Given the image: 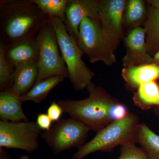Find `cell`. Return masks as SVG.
I'll return each instance as SVG.
<instances>
[{"label":"cell","mask_w":159,"mask_h":159,"mask_svg":"<svg viewBox=\"0 0 159 159\" xmlns=\"http://www.w3.org/2000/svg\"><path fill=\"white\" fill-rule=\"evenodd\" d=\"M78 44L81 51L94 63L101 61L111 66L116 62L114 51L101 29L100 23L85 17L79 28Z\"/></svg>","instance_id":"6"},{"label":"cell","mask_w":159,"mask_h":159,"mask_svg":"<svg viewBox=\"0 0 159 159\" xmlns=\"http://www.w3.org/2000/svg\"><path fill=\"white\" fill-rule=\"evenodd\" d=\"M154 113L159 116V107H155L153 108Z\"/></svg>","instance_id":"30"},{"label":"cell","mask_w":159,"mask_h":159,"mask_svg":"<svg viewBox=\"0 0 159 159\" xmlns=\"http://www.w3.org/2000/svg\"><path fill=\"white\" fill-rule=\"evenodd\" d=\"M89 96L82 100L62 99L57 103L64 112L80 121L90 130L97 132L113 122L111 116L113 107L119 103L101 87L93 82L87 87Z\"/></svg>","instance_id":"2"},{"label":"cell","mask_w":159,"mask_h":159,"mask_svg":"<svg viewBox=\"0 0 159 159\" xmlns=\"http://www.w3.org/2000/svg\"><path fill=\"white\" fill-rule=\"evenodd\" d=\"M90 130L77 119H62L50 130L43 132L41 137L54 154L57 155L65 150L81 147L85 144Z\"/></svg>","instance_id":"7"},{"label":"cell","mask_w":159,"mask_h":159,"mask_svg":"<svg viewBox=\"0 0 159 159\" xmlns=\"http://www.w3.org/2000/svg\"><path fill=\"white\" fill-rule=\"evenodd\" d=\"M149 6L155 9H159V0H149L147 1Z\"/></svg>","instance_id":"28"},{"label":"cell","mask_w":159,"mask_h":159,"mask_svg":"<svg viewBox=\"0 0 159 159\" xmlns=\"http://www.w3.org/2000/svg\"><path fill=\"white\" fill-rule=\"evenodd\" d=\"M125 0H100L98 14L101 29L114 51L123 38V15Z\"/></svg>","instance_id":"9"},{"label":"cell","mask_w":159,"mask_h":159,"mask_svg":"<svg viewBox=\"0 0 159 159\" xmlns=\"http://www.w3.org/2000/svg\"><path fill=\"white\" fill-rule=\"evenodd\" d=\"M139 119L135 114L129 113L125 119L111 122L97 132L95 136L78 148L73 159H84L97 152H110L118 145L138 143Z\"/></svg>","instance_id":"3"},{"label":"cell","mask_w":159,"mask_h":159,"mask_svg":"<svg viewBox=\"0 0 159 159\" xmlns=\"http://www.w3.org/2000/svg\"><path fill=\"white\" fill-rule=\"evenodd\" d=\"M48 20L32 0L0 1L1 41L5 45L36 37Z\"/></svg>","instance_id":"1"},{"label":"cell","mask_w":159,"mask_h":159,"mask_svg":"<svg viewBox=\"0 0 159 159\" xmlns=\"http://www.w3.org/2000/svg\"><path fill=\"white\" fill-rule=\"evenodd\" d=\"M138 143L148 159H159V135L145 123L139 125Z\"/></svg>","instance_id":"20"},{"label":"cell","mask_w":159,"mask_h":159,"mask_svg":"<svg viewBox=\"0 0 159 159\" xmlns=\"http://www.w3.org/2000/svg\"><path fill=\"white\" fill-rule=\"evenodd\" d=\"M36 39L38 57V75L34 84L54 76L68 77L67 69L60 51L56 32L49 19Z\"/></svg>","instance_id":"5"},{"label":"cell","mask_w":159,"mask_h":159,"mask_svg":"<svg viewBox=\"0 0 159 159\" xmlns=\"http://www.w3.org/2000/svg\"><path fill=\"white\" fill-rule=\"evenodd\" d=\"M18 159H31L30 158V157L28 156L27 155H24L20 157Z\"/></svg>","instance_id":"31"},{"label":"cell","mask_w":159,"mask_h":159,"mask_svg":"<svg viewBox=\"0 0 159 159\" xmlns=\"http://www.w3.org/2000/svg\"><path fill=\"white\" fill-rule=\"evenodd\" d=\"M47 16L59 19L63 22L68 0H32Z\"/></svg>","instance_id":"21"},{"label":"cell","mask_w":159,"mask_h":159,"mask_svg":"<svg viewBox=\"0 0 159 159\" xmlns=\"http://www.w3.org/2000/svg\"><path fill=\"white\" fill-rule=\"evenodd\" d=\"M0 159H11L9 154L3 148H0Z\"/></svg>","instance_id":"27"},{"label":"cell","mask_w":159,"mask_h":159,"mask_svg":"<svg viewBox=\"0 0 159 159\" xmlns=\"http://www.w3.org/2000/svg\"><path fill=\"white\" fill-rule=\"evenodd\" d=\"M34 121L0 120V148H12L33 153L39 147L42 131Z\"/></svg>","instance_id":"8"},{"label":"cell","mask_w":159,"mask_h":159,"mask_svg":"<svg viewBox=\"0 0 159 159\" xmlns=\"http://www.w3.org/2000/svg\"><path fill=\"white\" fill-rule=\"evenodd\" d=\"M129 113L126 106L119 102L112 108L111 118L113 121L122 120L127 117Z\"/></svg>","instance_id":"24"},{"label":"cell","mask_w":159,"mask_h":159,"mask_svg":"<svg viewBox=\"0 0 159 159\" xmlns=\"http://www.w3.org/2000/svg\"><path fill=\"white\" fill-rule=\"evenodd\" d=\"M148 9L144 1H126L123 15V25L132 29L141 27L147 17Z\"/></svg>","instance_id":"18"},{"label":"cell","mask_w":159,"mask_h":159,"mask_svg":"<svg viewBox=\"0 0 159 159\" xmlns=\"http://www.w3.org/2000/svg\"><path fill=\"white\" fill-rule=\"evenodd\" d=\"M124 44L126 54L122 59L123 67L155 63L153 57L148 52L144 28L139 27L130 30L124 38Z\"/></svg>","instance_id":"11"},{"label":"cell","mask_w":159,"mask_h":159,"mask_svg":"<svg viewBox=\"0 0 159 159\" xmlns=\"http://www.w3.org/2000/svg\"><path fill=\"white\" fill-rule=\"evenodd\" d=\"M156 64H157V65H158V66H159V62H158L157 63H156Z\"/></svg>","instance_id":"32"},{"label":"cell","mask_w":159,"mask_h":159,"mask_svg":"<svg viewBox=\"0 0 159 159\" xmlns=\"http://www.w3.org/2000/svg\"><path fill=\"white\" fill-rule=\"evenodd\" d=\"M122 78L130 90L137 89L142 84L159 80V66L157 64L123 68Z\"/></svg>","instance_id":"13"},{"label":"cell","mask_w":159,"mask_h":159,"mask_svg":"<svg viewBox=\"0 0 159 159\" xmlns=\"http://www.w3.org/2000/svg\"><path fill=\"white\" fill-rule=\"evenodd\" d=\"M48 16L56 32L60 51L66 66L71 84L76 91L86 89L93 82L94 74L82 60L84 53L68 34L62 21Z\"/></svg>","instance_id":"4"},{"label":"cell","mask_w":159,"mask_h":159,"mask_svg":"<svg viewBox=\"0 0 159 159\" xmlns=\"http://www.w3.org/2000/svg\"><path fill=\"white\" fill-rule=\"evenodd\" d=\"M6 46L0 43V89L1 91L11 88L13 84V75L15 68L6 59Z\"/></svg>","instance_id":"22"},{"label":"cell","mask_w":159,"mask_h":159,"mask_svg":"<svg viewBox=\"0 0 159 159\" xmlns=\"http://www.w3.org/2000/svg\"><path fill=\"white\" fill-rule=\"evenodd\" d=\"M65 77L61 76H54L43 80L35 84L24 96L20 97L22 102L32 101L37 104L43 102L49 93L63 81Z\"/></svg>","instance_id":"19"},{"label":"cell","mask_w":159,"mask_h":159,"mask_svg":"<svg viewBox=\"0 0 159 159\" xmlns=\"http://www.w3.org/2000/svg\"><path fill=\"white\" fill-rule=\"evenodd\" d=\"M63 112L62 109L55 100L51 102L47 110V114L53 122L59 120Z\"/></svg>","instance_id":"25"},{"label":"cell","mask_w":159,"mask_h":159,"mask_svg":"<svg viewBox=\"0 0 159 159\" xmlns=\"http://www.w3.org/2000/svg\"><path fill=\"white\" fill-rule=\"evenodd\" d=\"M144 24L148 52L150 55H154L159 51V9L149 6Z\"/></svg>","instance_id":"17"},{"label":"cell","mask_w":159,"mask_h":159,"mask_svg":"<svg viewBox=\"0 0 159 159\" xmlns=\"http://www.w3.org/2000/svg\"><path fill=\"white\" fill-rule=\"evenodd\" d=\"M37 62L25 64L15 68L10 89L18 97L24 96L34 85L37 79Z\"/></svg>","instance_id":"15"},{"label":"cell","mask_w":159,"mask_h":159,"mask_svg":"<svg viewBox=\"0 0 159 159\" xmlns=\"http://www.w3.org/2000/svg\"><path fill=\"white\" fill-rule=\"evenodd\" d=\"M135 105L142 110H148L159 107V84L156 81L142 84L134 93Z\"/></svg>","instance_id":"16"},{"label":"cell","mask_w":159,"mask_h":159,"mask_svg":"<svg viewBox=\"0 0 159 159\" xmlns=\"http://www.w3.org/2000/svg\"><path fill=\"white\" fill-rule=\"evenodd\" d=\"M99 3L98 0H68L63 23L68 34L77 43L80 25L84 18H90L100 23Z\"/></svg>","instance_id":"10"},{"label":"cell","mask_w":159,"mask_h":159,"mask_svg":"<svg viewBox=\"0 0 159 159\" xmlns=\"http://www.w3.org/2000/svg\"><path fill=\"white\" fill-rule=\"evenodd\" d=\"M20 97L10 89L0 93V119L1 121L18 122L29 121L22 107Z\"/></svg>","instance_id":"14"},{"label":"cell","mask_w":159,"mask_h":159,"mask_svg":"<svg viewBox=\"0 0 159 159\" xmlns=\"http://www.w3.org/2000/svg\"><path fill=\"white\" fill-rule=\"evenodd\" d=\"M53 121L50 119L48 114L40 113L37 115L36 123L42 130L48 131L51 128Z\"/></svg>","instance_id":"26"},{"label":"cell","mask_w":159,"mask_h":159,"mask_svg":"<svg viewBox=\"0 0 159 159\" xmlns=\"http://www.w3.org/2000/svg\"><path fill=\"white\" fill-rule=\"evenodd\" d=\"M36 37L28 38L5 45L6 59L14 68L28 63L37 62L38 49Z\"/></svg>","instance_id":"12"},{"label":"cell","mask_w":159,"mask_h":159,"mask_svg":"<svg viewBox=\"0 0 159 159\" xmlns=\"http://www.w3.org/2000/svg\"><path fill=\"white\" fill-rule=\"evenodd\" d=\"M154 59L155 62L156 64L159 61V51L157 52L154 55Z\"/></svg>","instance_id":"29"},{"label":"cell","mask_w":159,"mask_h":159,"mask_svg":"<svg viewBox=\"0 0 159 159\" xmlns=\"http://www.w3.org/2000/svg\"><path fill=\"white\" fill-rule=\"evenodd\" d=\"M121 154L117 159H148L141 148L135 144L121 145Z\"/></svg>","instance_id":"23"}]
</instances>
